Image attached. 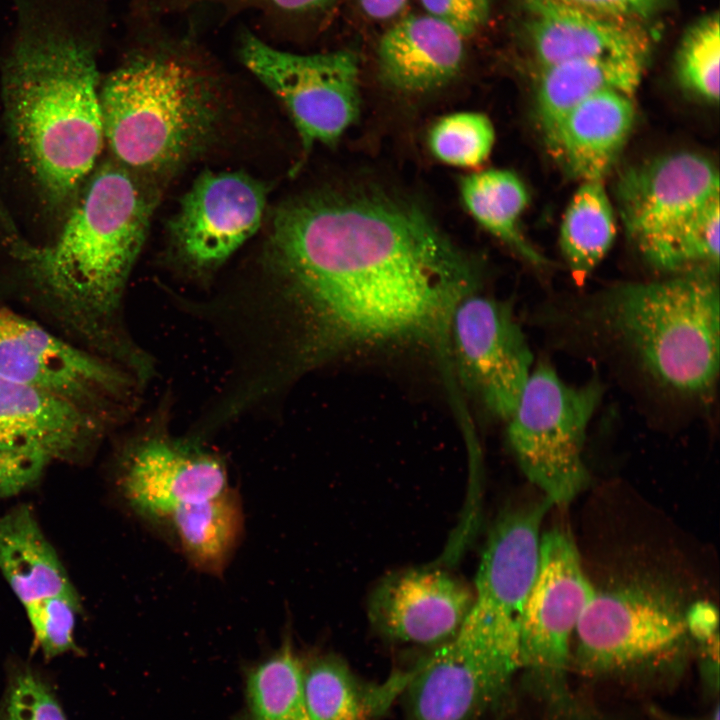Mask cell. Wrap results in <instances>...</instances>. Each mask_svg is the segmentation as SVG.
Wrapping results in <instances>:
<instances>
[{
	"mask_svg": "<svg viewBox=\"0 0 720 720\" xmlns=\"http://www.w3.org/2000/svg\"><path fill=\"white\" fill-rule=\"evenodd\" d=\"M0 375L75 408L106 428L120 416L135 384V375L119 363L67 342L2 306Z\"/></svg>",
	"mask_w": 720,
	"mask_h": 720,
	"instance_id": "cell-9",
	"label": "cell"
},
{
	"mask_svg": "<svg viewBox=\"0 0 720 720\" xmlns=\"http://www.w3.org/2000/svg\"><path fill=\"white\" fill-rule=\"evenodd\" d=\"M719 195V174L698 153L662 155L624 172L617 199L626 232L642 258L670 274L679 231L708 200Z\"/></svg>",
	"mask_w": 720,
	"mask_h": 720,
	"instance_id": "cell-12",
	"label": "cell"
},
{
	"mask_svg": "<svg viewBox=\"0 0 720 720\" xmlns=\"http://www.w3.org/2000/svg\"><path fill=\"white\" fill-rule=\"evenodd\" d=\"M34 640L45 658L75 649L74 630L81 610L76 590L50 596L24 607Z\"/></svg>",
	"mask_w": 720,
	"mask_h": 720,
	"instance_id": "cell-32",
	"label": "cell"
},
{
	"mask_svg": "<svg viewBox=\"0 0 720 720\" xmlns=\"http://www.w3.org/2000/svg\"><path fill=\"white\" fill-rule=\"evenodd\" d=\"M577 312L602 349L666 400L703 403L719 371L717 272L618 284Z\"/></svg>",
	"mask_w": 720,
	"mask_h": 720,
	"instance_id": "cell-4",
	"label": "cell"
},
{
	"mask_svg": "<svg viewBox=\"0 0 720 720\" xmlns=\"http://www.w3.org/2000/svg\"><path fill=\"white\" fill-rule=\"evenodd\" d=\"M51 462L42 451L0 443V499L34 486Z\"/></svg>",
	"mask_w": 720,
	"mask_h": 720,
	"instance_id": "cell-34",
	"label": "cell"
},
{
	"mask_svg": "<svg viewBox=\"0 0 720 720\" xmlns=\"http://www.w3.org/2000/svg\"><path fill=\"white\" fill-rule=\"evenodd\" d=\"M645 60L600 57L568 60L544 67L536 91V115L549 145L563 118L586 98L615 90L633 96Z\"/></svg>",
	"mask_w": 720,
	"mask_h": 720,
	"instance_id": "cell-22",
	"label": "cell"
},
{
	"mask_svg": "<svg viewBox=\"0 0 720 720\" xmlns=\"http://www.w3.org/2000/svg\"><path fill=\"white\" fill-rule=\"evenodd\" d=\"M5 720H67L51 688L39 675L22 668L10 681Z\"/></svg>",
	"mask_w": 720,
	"mask_h": 720,
	"instance_id": "cell-33",
	"label": "cell"
},
{
	"mask_svg": "<svg viewBox=\"0 0 720 720\" xmlns=\"http://www.w3.org/2000/svg\"><path fill=\"white\" fill-rule=\"evenodd\" d=\"M364 14L374 20H387L398 15L409 0H358Z\"/></svg>",
	"mask_w": 720,
	"mask_h": 720,
	"instance_id": "cell-37",
	"label": "cell"
},
{
	"mask_svg": "<svg viewBox=\"0 0 720 720\" xmlns=\"http://www.w3.org/2000/svg\"><path fill=\"white\" fill-rule=\"evenodd\" d=\"M613 206L602 181H585L571 198L560 227V249L577 284H583L611 248Z\"/></svg>",
	"mask_w": 720,
	"mask_h": 720,
	"instance_id": "cell-27",
	"label": "cell"
},
{
	"mask_svg": "<svg viewBox=\"0 0 720 720\" xmlns=\"http://www.w3.org/2000/svg\"><path fill=\"white\" fill-rule=\"evenodd\" d=\"M529 35L543 67L574 59L646 60L650 39L640 21L595 13L552 0H524Z\"/></svg>",
	"mask_w": 720,
	"mask_h": 720,
	"instance_id": "cell-18",
	"label": "cell"
},
{
	"mask_svg": "<svg viewBox=\"0 0 720 720\" xmlns=\"http://www.w3.org/2000/svg\"><path fill=\"white\" fill-rule=\"evenodd\" d=\"M426 14L450 26L464 39L482 29L490 16L491 0H419Z\"/></svg>",
	"mask_w": 720,
	"mask_h": 720,
	"instance_id": "cell-35",
	"label": "cell"
},
{
	"mask_svg": "<svg viewBox=\"0 0 720 720\" xmlns=\"http://www.w3.org/2000/svg\"><path fill=\"white\" fill-rule=\"evenodd\" d=\"M451 364L464 390L490 416L507 421L533 366V354L510 304L474 292L450 321Z\"/></svg>",
	"mask_w": 720,
	"mask_h": 720,
	"instance_id": "cell-13",
	"label": "cell"
},
{
	"mask_svg": "<svg viewBox=\"0 0 720 720\" xmlns=\"http://www.w3.org/2000/svg\"><path fill=\"white\" fill-rule=\"evenodd\" d=\"M104 142L125 168L161 171L191 158L214 128L208 81L170 55L136 56L100 84Z\"/></svg>",
	"mask_w": 720,
	"mask_h": 720,
	"instance_id": "cell-5",
	"label": "cell"
},
{
	"mask_svg": "<svg viewBox=\"0 0 720 720\" xmlns=\"http://www.w3.org/2000/svg\"><path fill=\"white\" fill-rule=\"evenodd\" d=\"M253 720H310L303 688V663L289 635L280 648L256 665L247 679Z\"/></svg>",
	"mask_w": 720,
	"mask_h": 720,
	"instance_id": "cell-28",
	"label": "cell"
},
{
	"mask_svg": "<svg viewBox=\"0 0 720 720\" xmlns=\"http://www.w3.org/2000/svg\"><path fill=\"white\" fill-rule=\"evenodd\" d=\"M464 38L442 21L424 13L410 15L390 27L377 48L379 75L392 89L406 94L437 90L460 72Z\"/></svg>",
	"mask_w": 720,
	"mask_h": 720,
	"instance_id": "cell-20",
	"label": "cell"
},
{
	"mask_svg": "<svg viewBox=\"0 0 720 720\" xmlns=\"http://www.w3.org/2000/svg\"><path fill=\"white\" fill-rule=\"evenodd\" d=\"M156 526L168 534L193 568L222 575L243 533L240 496L230 488L212 499L175 509Z\"/></svg>",
	"mask_w": 720,
	"mask_h": 720,
	"instance_id": "cell-24",
	"label": "cell"
},
{
	"mask_svg": "<svg viewBox=\"0 0 720 720\" xmlns=\"http://www.w3.org/2000/svg\"><path fill=\"white\" fill-rule=\"evenodd\" d=\"M595 591L572 536L561 529L541 534L538 568L519 627V661L553 708L571 707V638Z\"/></svg>",
	"mask_w": 720,
	"mask_h": 720,
	"instance_id": "cell-10",
	"label": "cell"
},
{
	"mask_svg": "<svg viewBox=\"0 0 720 720\" xmlns=\"http://www.w3.org/2000/svg\"><path fill=\"white\" fill-rule=\"evenodd\" d=\"M579 9L636 21L659 13L668 0H552Z\"/></svg>",
	"mask_w": 720,
	"mask_h": 720,
	"instance_id": "cell-36",
	"label": "cell"
},
{
	"mask_svg": "<svg viewBox=\"0 0 720 720\" xmlns=\"http://www.w3.org/2000/svg\"><path fill=\"white\" fill-rule=\"evenodd\" d=\"M263 312L278 346L274 388L329 360L402 345L450 360L452 314L480 291L479 265L417 202L372 184L282 203L264 251Z\"/></svg>",
	"mask_w": 720,
	"mask_h": 720,
	"instance_id": "cell-1",
	"label": "cell"
},
{
	"mask_svg": "<svg viewBox=\"0 0 720 720\" xmlns=\"http://www.w3.org/2000/svg\"><path fill=\"white\" fill-rule=\"evenodd\" d=\"M551 506L542 497L504 513L489 533L475 576L474 602L518 628L538 568L541 525Z\"/></svg>",
	"mask_w": 720,
	"mask_h": 720,
	"instance_id": "cell-17",
	"label": "cell"
},
{
	"mask_svg": "<svg viewBox=\"0 0 720 720\" xmlns=\"http://www.w3.org/2000/svg\"><path fill=\"white\" fill-rule=\"evenodd\" d=\"M720 24L717 13L704 16L682 38L677 55L681 83L702 98L719 99Z\"/></svg>",
	"mask_w": 720,
	"mask_h": 720,
	"instance_id": "cell-30",
	"label": "cell"
},
{
	"mask_svg": "<svg viewBox=\"0 0 720 720\" xmlns=\"http://www.w3.org/2000/svg\"><path fill=\"white\" fill-rule=\"evenodd\" d=\"M634 121L632 96L604 90L575 106L548 146L577 179L602 181L624 148Z\"/></svg>",
	"mask_w": 720,
	"mask_h": 720,
	"instance_id": "cell-21",
	"label": "cell"
},
{
	"mask_svg": "<svg viewBox=\"0 0 720 720\" xmlns=\"http://www.w3.org/2000/svg\"><path fill=\"white\" fill-rule=\"evenodd\" d=\"M475 600L473 588L440 569H412L385 578L368 614L376 630L401 642L437 646L457 632Z\"/></svg>",
	"mask_w": 720,
	"mask_h": 720,
	"instance_id": "cell-16",
	"label": "cell"
},
{
	"mask_svg": "<svg viewBox=\"0 0 720 720\" xmlns=\"http://www.w3.org/2000/svg\"><path fill=\"white\" fill-rule=\"evenodd\" d=\"M719 195L708 200L684 224L675 240L670 274L718 272Z\"/></svg>",
	"mask_w": 720,
	"mask_h": 720,
	"instance_id": "cell-31",
	"label": "cell"
},
{
	"mask_svg": "<svg viewBox=\"0 0 720 720\" xmlns=\"http://www.w3.org/2000/svg\"><path fill=\"white\" fill-rule=\"evenodd\" d=\"M602 394L597 379L570 385L540 362L507 420L509 445L520 469L552 506L569 504L588 484L584 443Z\"/></svg>",
	"mask_w": 720,
	"mask_h": 720,
	"instance_id": "cell-7",
	"label": "cell"
},
{
	"mask_svg": "<svg viewBox=\"0 0 720 720\" xmlns=\"http://www.w3.org/2000/svg\"><path fill=\"white\" fill-rule=\"evenodd\" d=\"M460 192L466 209L488 232L533 265H546L545 257L519 229L529 198L524 183L514 172L490 169L473 173L462 180Z\"/></svg>",
	"mask_w": 720,
	"mask_h": 720,
	"instance_id": "cell-26",
	"label": "cell"
},
{
	"mask_svg": "<svg viewBox=\"0 0 720 720\" xmlns=\"http://www.w3.org/2000/svg\"><path fill=\"white\" fill-rule=\"evenodd\" d=\"M519 669V630L474 602L454 636L408 671V720H481Z\"/></svg>",
	"mask_w": 720,
	"mask_h": 720,
	"instance_id": "cell-6",
	"label": "cell"
},
{
	"mask_svg": "<svg viewBox=\"0 0 720 720\" xmlns=\"http://www.w3.org/2000/svg\"><path fill=\"white\" fill-rule=\"evenodd\" d=\"M408 672L384 683H368L341 658L322 655L303 664V688L310 720H372L403 693Z\"/></svg>",
	"mask_w": 720,
	"mask_h": 720,
	"instance_id": "cell-25",
	"label": "cell"
},
{
	"mask_svg": "<svg viewBox=\"0 0 720 720\" xmlns=\"http://www.w3.org/2000/svg\"><path fill=\"white\" fill-rule=\"evenodd\" d=\"M150 215L130 171L107 161L83 183L53 241L38 245L7 230L10 255L47 309L87 348L137 374L147 362L122 334L120 310Z\"/></svg>",
	"mask_w": 720,
	"mask_h": 720,
	"instance_id": "cell-2",
	"label": "cell"
},
{
	"mask_svg": "<svg viewBox=\"0 0 720 720\" xmlns=\"http://www.w3.org/2000/svg\"><path fill=\"white\" fill-rule=\"evenodd\" d=\"M285 12H308L327 7L335 0H254Z\"/></svg>",
	"mask_w": 720,
	"mask_h": 720,
	"instance_id": "cell-38",
	"label": "cell"
},
{
	"mask_svg": "<svg viewBox=\"0 0 720 720\" xmlns=\"http://www.w3.org/2000/svg\"><path fill=\"white\" fill-rule=\"evenodd\" d=\"M0 573L23 607L75 590L55 549L26 505L0 515Z\"/></svg>",
	"mask_w": 720,
	"mask_h": 720,
	"instance_id": "cell-23",
	"label": "cell"
},
{
	"mask_svg": "<svg viewBox=\"0 0 720 720\" xmlns=\"http://www.w3.org/2000/svg\"><path fill=\"white\" fill-rule=\"evenodd\" d=\"M105 430L75 408L0 375V443L42 451L52 461L75 460Z\"/></svg>",
	"mask_w": 720,
	"mask_h": 720,
	"instance_id": "cell-19",
	"label": "cell"
},
{
	"mask_svg": "<svg viewBox=\"0 0 720 720\" xmlns=\"http://www.w3.org/2000/svg\"><path fill=\"white\" fill-rule=\"evenodd\" d=\"M494 140V127L486 115L458 112L434 124L428 143L438 160L456 167L476 168L488 158Z\"/></svg>",
	"mask_w": 720,
	"mask_h": 720,
	"instance_id": "cell-29",
	"label": "cell"
},
{
	"mask_svg": "<svg viewBox=\"0 0 720 720\" xmlns=\"http://www.w3.org/2000/svg\"><path fill=\"white\" fill-rule=\"evenodd\" d=\"M266 197L265 185L242 172L199 175L170 222L180 258L200 272L224 263L259 229Z\"/></svg>",
	"mask_w": 720,
	"mask_h": 720,
	"instance_id": "cell-14",
	"label": "cell"
},
{
	"mask_svg": "<svg viewBox=\"0 0 720 720\" xmlns=\"http://www.w3.org/2000/svg\"><path fill=\"white\" fill-rule=\"evenodd\" d=\"M117 484L130 509L155 526L175 509L204 502L231 487L224 462L192 440L145 436L122 455Z\"/></svg>",
	"mask_w": 720,
	"mask_h": 720,
	"instance_id": "cell-15",
	"label": "cell"
},
{
	"mask_svg": "<svg viewBox=\"0 0 720 720\" xmlns=\"http://www.w3.org/2000/svg\"><path fill=\"white\" fill-rule=\"evenodd\" d=\"M240 59L285 105L306 151L335 143L356 120L359 66L352 52L292 53L246 33Z\"/></svg>",
	"mask_w": 720,
	"mask_h": 720,
	"instance_id": "cell-11",
	"label": "cell"
},
{
	"mask_svg": "<svg viewBox=\"0 0 720 720\" xmlns=\"http://www.w3.org/2000/svg\"><path fill=\"white\" fill-rule=\"evenodd\" d=\"M686 610L663 589L632 584L595 591L575 630V663L588 676L650 669L681 657Z\"/></svg>",
	"mask_w": 720,
	"mask_h": 720,
	"instance_id": "cell-8",
	"label": "cell"
},
{
	"mask_svg": "<svg viewBox=\"0 0 720 720\" xmlns=\"http://www.w3.org/2000/svg\"><path fill=\"white\" fill-rule=\"evenodd\" d=\"M2 65L10 139L50 207L70 205L105 144L100 76L90 41L56 17L22 7Z\"/></svg>",
	"mask_w": 720,
	"mask_h": 720,
	"instance_id": "cell-3",
	"label": "cell"
}]
</instances>
